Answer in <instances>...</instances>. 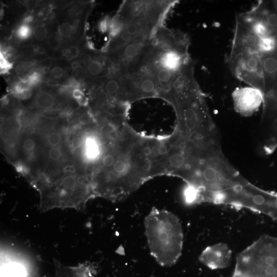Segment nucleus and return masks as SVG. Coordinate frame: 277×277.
<instances>
[{
	"label": "nucleus",
	"mask_w": 277,
	"mask_h": 277,
	"mask_svg": "<svg viewBox=\"0 0 277 277\" xmlns=\"http://www.w3.org/2000/svg\"><path fill=\"white\" fill-rule=\"evenodd\" d=\"M267 25L272 34L277 36V11L268 8L264 1H260L250 10Z\"/></svg>",
	"instance_id": "4468645a"
},
{
	"label": "nucleus",
	"mask_w": 277,
	"mask_h": 277,
	"mask_svg": "<svg viewBox=\"0 0 277 277\" xmlns=\"http://www.w3.org/2000/svg\"><path fill=\"white\" fill-rule=\"evenodd\" d=\"M232 97L235 110L243 116H249L263 103L264 95L260 89L250 86L237 88Z\"/></svg>",
	"instance_id": "0eeeda50"
},
{
	"label": "nucleus",
	"mask_w": 277,
	"mask_h": 277,
	"mask_svg": "<svg viewBox=\"0 0 277 277\" xmlns=\"http://www.w3.org/2000/svg\"><path fill=\"white\" fill-rule=\"evenodd\" d=\"M277 50V36L268 35L260 38L258 53L262 54L272 53Z\"/></svg>",
	"instance_id": "a211bd4d"
},
{
	"label": "nucleus",
	"mask_w": 277,
	"mask_h": 277,
	"mask_svg": "<svg viewBox=\"0 0 277 277\" xmlns=\"http://www.w3.org/2000/svg\"><path fill=\"white\" fill-rule=\"evenodd\" d=\"M260 57L266 89L271 83L277 79V50L272 53L261 55Z\"/></svg>",
	"instance_id": "2eb2a0df"
},
{
	"label": "nucleus",
	"mask_w": 277,
	"mask_h": 277,
	"mask_svg": "<svg viewBox=\"0 0 277 277\" xmlns=\"http://www.w3.org/2000/svg\"><path fill=\"white\" fill-rule=\"evenodd\" d=\"M70 74L72 75V70L70 66L60 63L55 61L50 69L47 77L58 81L62 85L70 77Z\"/></svg>",
	"instance_id": "f3484780"
},
{
	"label": "nucleus",
	"mask_w": 277,
	"mask_h": 277,
	"mask_svg": "<svg viewBox=\"0 0 277 277\" xmlns=\"http://www.w3.org/2000/svg\"><path fill=\"white\" fill-rule=\"evenodd\" d=\"M92 120V115L89 111L81 112L77 117V122L80 125H87Z\"/></svg>",
	"instance_id": "5701e85b"
},
{
	"label": "nucleus",
	"mask_w": 277,
	"mask_h": 277,
	"mask_svg": "<svg viewBox=\"0 0 277 277\" xmlns=\"http://www.w3.org/2000/svg\"><path fill=\"white\" fill-rule=\"evenodd\" d=\"M145 233L150 254L162 266L174 265L180 258L183 232L179 217L164 209L153 208L144 220Z\"/></svg>",
	"instance_id": "f257e3e1"
},
{
	"label": "nucleus",
	"mask_w": 277,
	"mask_h": 277,
	"mask_svg": "<svg viewBox=\"0 0 277 277\" xmlns=\"http://www.w3.org/2000/svg\"><path fill=\"white\" fill-rule=\"evenodd\" d=\"M49 159L53 162L60 161L63 156V152L60 147H51L48 153Z\"/></svg>",
	"instance_id": "4be33fe9"
},
{
	"label": "nucleus",
	"mask_w": 277,
	"mask_h": 277,
	"mask_svg": "<svg viewBox=\"0 0 277 277\" xmlns=\"http://www.w3.org/2000/svg\"><path fill=\"white\" fill-rule=\"evenodd\" d=\"M179 2L175 0L124 1L112 19L119 24L144 20L160 27L164 25L167 14Z\"/></svg>",
	"instance_id": "7ed1b4c3"
},
{
	"label": "nucleus",
	"mask_w": 277,
	"mask_h": 277,
	"mask_svg": "<svg viewBox=\"0 0 277 277\" xmlns=\"http://www.w3.org/2000/svg\"><path fill=\"white\" fill-rule=\"evenodd\" d=\"M54 23L42 24L34 23L32 26V42L33 45L43 46L54 32Z\"/></svg>",
	"instance_id": "dca6fc26"
},
{
	"label": "nucleus",
	"mask_w": 277,
	"mask_h": 277,
	"mask_svg": "<svg viewBox=\"0 0 277 277\" xmlns=\"http://www.w3.org/2000/svg\"><path fill=\"white\" fill-rule=\"evenodd\" d=\"M62 141L61 134L58 132H51L47 136V142L50 147H59Z\"/></svg>",
	"instance_id": "6ab92c4d"
},
{
	"label": "nucleus",
	"mask_w": 277,
	"mask_h": 277,
	"mask_svg": "<svg viewBox=\"0 0 277 277\" xmlns=\"http://www.w3.org/2000/svg\"><path fill=\"white\" fill-rule=\"evenodd\" d=\"M151 39L135 40L117 50L106 52L112 60L116 72L125 74L143 67L151 47Z\"/></svg>",
	"instance_id": "20e7f679"
},
{
	"label": "nucleus",
	"mask_w": 277,
	"mask_h": 277,
	"mask_svg": "<svg viewBox=\"0 0 277 277\" xmlns=\"http://www.w3.org/2000/svg\"><path fill=\"white\" fill-rule=\"evenodd\" d=\"M120 74L129 102L143 97L161 96V90L159 83L146 66L144 65L129 73Z\"/></svg>",
	"instance_id": "423d86ee"
},
{
	"label": "nucleus",
	"mask_w": 277,
	"mask_h": 277,
	"mask_svg": "<svg viewBox=\"0 0 277 277\" xmlns=\"http://www.w3.org/2000/svg\"><path fill=\"white\" fill-rule=\"evenodd\" d=\"M144 154L146 156H149L151 153V150L149 146H146L143 150Z\"/></svg>",
	"instance_id": "cd10ccee"
},
{
	"label": "nucleus",
	"mask_w": 277,
	"mask_h": 277,
	"mask_svg": "<svg viewBox=\"0 0 277 277\" xmlns=\"http://www.w3.org/2000/svg\"><path fill=\"white\" fill-rule=\"evenodd\" d=\"M51 89L44 85L40 86L34 97L32 108L44 114H53L62 110L65 104L60 97V95H57Z\"/></svg>",
	"instance_id": "9b49d317"
},
{
	"label": "nucleus",
	"mask_w": 277,
	"mask_h": 277,
	"mask_svg": "<svg viewBox=\"0 0 277 277\" xmlns=\"http://www.w3.org/2000/svg\"><path fill=\"white\" fill-rule=\"evenodd\" d=\"M272 7L276 11H277V1H273L272 2Z\"/></svg>",
	"instance_id": "c85d7f7f"
},
{
	"label": "nucleus",
	"mask_w": 277,
	"mask_h": 277,
	"mask_svg": "<svg viewBox=\"0 0 277 277\" xmlns=\"http://www.w3.org/2000/svg\"><path fill=\"white\" fill-rule=\"evenodd\" d=\"M115 162V157L111 154L105 155L102 161V163L105 167L107 168L113 166Z\"/></svg>",
	"instance_id": "b1692460"
},
{
	"label": "nucleus",
	"mask_w": 277,
	"mask_h": 277,
	"mask_svg": "<svg viewBox=\"0 0 277 277\" xmlns=\"http://www.w3.org/2000/svg\"><path fill=\"white\" fill-rule=\"evenodd\" d=\"M229 69L239 80L261 90L264 95L265 78L260 55L256 52H246L228 58Z\"/></svg>",
	"instance_id": "39448f33"
},
{
	"label": "nucleus",
	"mask_w": 277,
	"mask_h": 277,
	"mask_svg": "<svg viewBox=\"0 0 277 277\" xmlns=\"http://www.w3.org/2000/svg\"><path fill=\"white\" fill-rule=\"evenodd\" d=\"M23 150L28 154H31L34 152L36 146L35 140L31 137H26L22 143Z\"/></svg>",
	"instance_id": "aec40b11"
},
{
	"label": "nucleus",
	"mask_w": 277,
	"mask_h": 277,
	"mask_svg": "<svg viewBox=\"0 0 277 277\" xmlns=\"http://www.w3.org/2000/svg\"><path fill=\"white\" fill-rule=\"evenodd\" d=\"M1 74H9L13 68L14 64L7 60L2 54H0Z\"/></svg>",
	"instance_id": "412c9836"
},
{
	"label": "nucleus",
	"mask_w": 277,
	"mask_h": 277,
	"mask_svg": "<svg viewBox=\"0 0 277 277\" xmlns=\"http://www.w3.org/2000/svg\"><path fill=\"white\" fill-rule=\"evenodd\" d=\"M231 259V251L225 244L220 243L206 247L199 256L200 261L211 269L227 267Z\"/></svg>",
	"instance_id": "9d476101"
},
{
	"label": "nucleus",
	"mask_w": 277,
	"mask_h": 277,
	"mask_svg": "<svg viewBox=\"0 0 277 277\" xmlns=\"http://www.w3.org/2000/svg\"><path fill=\"white\" fill-rule=\"evenodd\" d=\"M30 271L23 259L15 255H3L1 259V277H29Z\"/></svg>",
	"instance_id": "f8f14e48"
},
{
	"label": "nucleus",
	"mask_w": 277,
	"mask_h": 277,
	"mask_svg": "<svg viewBox=\"0 0 277 277\" xmlns=\"http://www.w3.org/2000/svg\"><path fill=\"white\" fill-rule=\"evenodd\" d=\"M259 40L260 38L257 35L236 19L234 36L228 58L246 52L258 53Z\"/></svg>",
	"instance_id": "1a4fd4ad"
},
{
	"label": "nucleus",
	"mask_w": 277,
	"mask_h": 277,
	"mask_svg": "<svg viewBox=\"0 0 277 277\" xmlns=\"http://www.w3.org/2000/svg\"><path fill=\"white\" fill-rule=\"evenodd\" d=\"M232 277H242L239 275H237V274H233L232 276Z\"/></svg>",
	"instance_id": "c756f323"
},
{
	"label": "nucleus",
	"mask_w": 277,
	"mask_h": 277,
	"mask_svg": "<svg viewBox=\"0 0 277 277\" xmlns=\"http://www.w3.org/2000/svg\"><path fill=\"white\" fill-rule=\"evenodd\" d=\"M62 170L64 174H74L77 173L76 167L72 164L65 165Z\"/></svg>",
	"instance_id": "393cba45"
},
{
	"label": "nucleus",
	"mask_w": 277,
	"mask_h": 277,
	"mask_svg": "<svg viewBox=\"0 0 277 277\" xmlns=\"http://www.w3.org/2000/svg\"><path fill=\"white\" fill-rule=\"evenodd\" d=\"M83 145V140L79 136H75L73 137L71 142V145L72 148L76 150L80 148Z\"/></svg>",
	"instance_id": "a878e982"
},
{
	"label": "nucleus",
	"mask_w": 277,
	"mask_h": 277,
	"mask_svg": "<svg viewBox=\"0 0 277 277\" xmlns=\"http://www.w3.org/2000/svg\"><path fill=\"white\" fill-rule=\"evenodd\" d=\"M234 274L242 277H277V237L263 235L240 252Z\"/></svg>",
	"instance_id": "f03ea898"
},
{
	"label": "nucleus",
	"mask_w": 277,
	"mask_h": 277,
	"mask_svg": "<svg viewBox=\"0 0 277 277\" xmlns=\"http://www.w3.org/2000/svg\"><path fill=\"white\" fill-rule=\"evenodd\" d=\"M55 277H91L95 270L89 264H80L76 266H67L54 259Z\"/></svg>",
	"instance_id": "ddd939ff"
},
{
	"label": "nucleus",
	"mask_w": 277,
	"mask_h": 277,
	"mask_svg": "<svg viewBox=\"0 0 277 277\" xmlns=\"http://www.w3.org/2000/svg\"><path fill=\"white\" fill-rule=\"evenodd\" d=\"M87 18L65 16L57 23L53 33L61 43V49L72 44H78L80 39L82 40Z\"/></svg>",
	"instance_id": "6e6552de"
},
{
	"label": "nucleus",
	"mask_w": 277,
	"mask_h": 277,
	"mask_svg": "<svg viewBox=\"0 0 277 277\" xmlns=\"http://www.w3.org/2000/svg\"><path fill=\"white\" fill-rule=\"evenodd\" d=\"M157 151L159 154L164 155L167 152V148L164 144L160 145L158 148Z\"/></svg>",
	"instance_id": "bb28decb"
}]
</instances>
